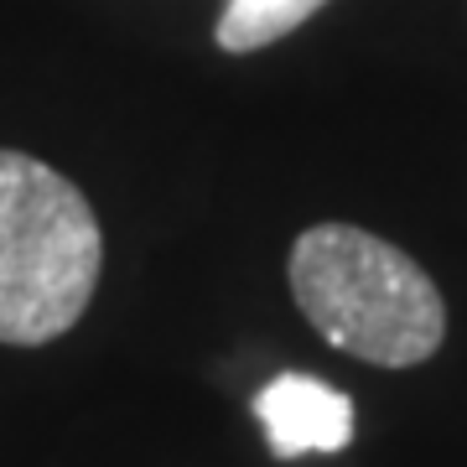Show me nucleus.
<instances>
[{
	"label": "nucleus",
	"instance_id": "f257e3e1",
	"mask_svg": "<svg viewBox=\"0 0 467 467\" xmlns=\"http://www.w3.org/2000/svg\"><path fill=\"white\" fill-rule=\"evenodd\" d=\"M291 296L333 348L379 368L426 364L447 337L436 281L358 223H312L291 244Z\"/></svg>",
	"mask_w": 467,
	"mask_h": 467
},
{
	"label": "nucleus",
	"instance_id": "f03ea898",
	"mask_svg": "<svg viewBox=\"0 0 467 467\" xmlns=\"http://www.w3.org/2000/svg\"><path fill=\"white\" fill-rule=\"evenodd\" d=\"M104 234L88 198L26 150H0V343L36 348L88 312Z\"/></svg>",
	"mask_w": 467,
	"mask_h": 467
},
{
	"label": "nucleus",
	"instance_id": "7ed1b4c3",
	"mask_svg": "<svg viewBox=\"0 0 467 467\" xmlns=\"http://www.w3.org/2000/svg\"><path fill=\"white\" fill-rule=\"evenodd\" d=\"M254 416L281 462L312 451H343L353 441V400L317 374H275L254 395Z\"/></svg>",
	"mask_w": 467,
	"mask_h": 467
},
{
	"label": "nucleus",
	"instance_id": "20e7f679",
	"mask_svg": "<svg viewBox=\"0 0 467 467\" xmlns=\"http://www.w3.org/2000/svg\"><path fill=\"white\" fill-rule=\"evenodd\" d=\"M322 5L327 0H229L213 36L223 52H260L270 42L291 36L301 21H312Z\"/></svg>",
	"mask_w": 467,
	"mask_h": 467
}]
</instances>
